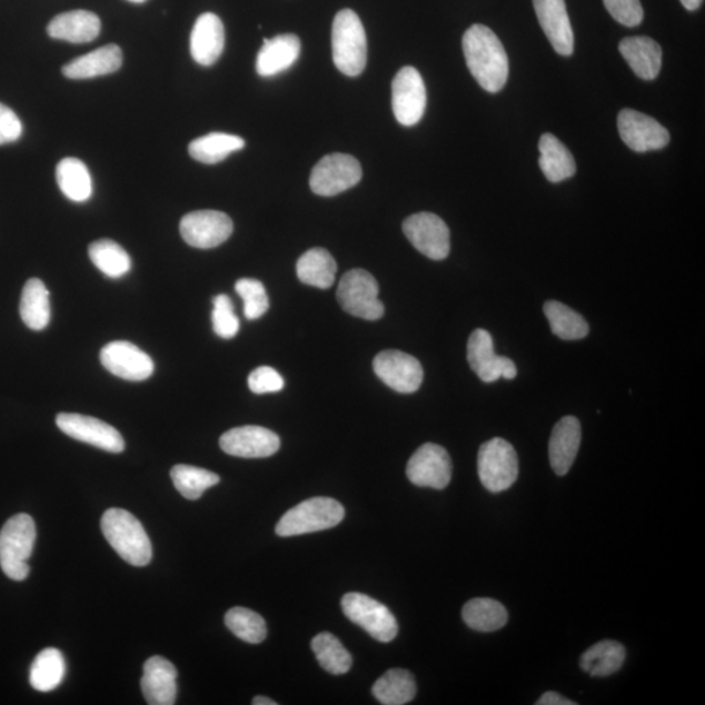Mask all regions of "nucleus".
Returning <instances> with one entry per match:
<instances>
[{"label": "nucleus", "mask_w": 705, "mask_h": 705, "mask_svg": "<svg viewBox=\"0 0 705 705\" xmlns=\"http://www.w3.org/2000/svg\"><path fill=\"white\" fill-rule=\"evenodd\" d=\"M544 312L552 331L559 339L566 341L582 340L589 334V326L579 312L569 309L558 301H549L544 306Z\"/></svg>", "instance_id": "e433bc0d"}, {"label": "nucleus", "mask_w": 705, "mask_h": 705, "mask_svg": "<svg viewBox=\"0 0 705 705\" xmlns=\"http://www.w3.org/2000/svg\"><path fill=\"white\" fill-rule=\"evenodd\" d=\"M403 231L415 249L429 259L444 260L451 250L447 224L437 215H411L404 221Z\"/></svg>", "instance_id": "9b49d317"}, {"label": "nucleus", "mask_w": 705, "mask_h": 705, "mask_svg": "<svg viewBox=\"0 0 705 705\" xmlns=\"http://www.w3.org/2000/svg\"><path fill=\"white\" fill-rule=\"evenodd\" d=\"M539 168L547 181L559 183L576 175V162L569 149L553 133H544L538 142Z\"/></svg>", "instance_id": "cd10ccee"}, {"label": "nucleus", "mask_w": 705, "mask_h": 705, "mask_svg": "<svg viewBox=\"0 0 705 705\" xmlns=\"http://www.w3.org/2000/svg\"><path fill=\"white\" fill-rule=\"evenodd\" d=\"M465 62L485 91L498 93L505 88L509 63L504 43L490 28L471 26L463 37Z\"/></svg>", "instance_id": "f257e3e1"}, {"label": "nucleus", "mask_w": 705, "mask_h": 705, "mask_svg": "<svg viewBox=\"0 0 705 705\" xmlns=\"http://www.w3.org/2000/svg\"><path fill=\"white\" fill-rule=\"evenodd\" d=\"M245 140L224 132H212L190 142L189 153L193 160L202 163H219L231 153L241 151Z\"/></svg>", "instance_id": "72a5a7b5"}, {"label": "nucleus", "mask_w": 705, "mask_h": 705, "mask_svg": "<svg viewBox=\"0 0 705 705\" xmlns=\"http://www.w3.org/2000/svg\"><path fill=\"white\" fill-rule=\"evenodd\" d=\"M537 705H576L575 702L568 701L567 697L562 696L558 693L549 692L545 693L539 701L536 703Z\"/></svg>", "instance_id": "de8ad7c7"}, {"label": "nucleus", "mask_w": 705, "mask_h": 705, "mask_svg": "<svg viewBox=\"0 0 705 705\" xmlns=\"http://www.w3.org/2000/svg\"><path fill=\"white\" fill-rule=\"evenodd\" d=\"M101 529L105 538L127 564L142 567L152 560V544L145 527L131 513L110 508L103 514Z\"/></svg>", "instance_id": "f03ea898"}, {"label": "nucleus", "mask_w": 705, "mask_h": 705, "mask_svg": "<svg viewBox=\"0 0 705 705\" xmlns=\"http://www.w3.org/2000/svg\"><path fill=\"white\" fill-rule=\"evenodd\" d=\"M604 4L619 24L629 28L642 24L644 10L641 0H604Z\"/></svg>", "instance_id": "c03bdc74"}, {"label": "nucleus", "mask_w": 705, "mask_h": 705, "mask_svg": "<svg viewBox=\"0 0 705 705\" xmlns=\"http://www.w3.org/2000/svg\"><path fill=\"white\" fill-rule=\"evenodd\" d=\"M407 476L416 486L444 490L451 483V457L444 447L426 444L410 457Z\"/></svg>", "instance_id": "2eb2a0df"}, {"label": "nucleus", "mask_w": 705, "mask_h": 705, "mask_svg": "<svg viewBox=\"0 0 705 705\" xmlns=\"http://www.w3.org/2000/svg\"><path fill=\"white\" fill-rule=\"evenodd\" d=\"M345 509L332 498L318 497L302 502L289 509L276 525V534L281 537L301 536L327 530L340 524Z\"/></svg>", "instance_id": "39448f33"}, {"label": "nucleus", "mask_w": 705, "mask_h": 705, "mask_svg": "<svg viewBox=\"0 0 705 705\" xmlns=\"http://www.w3.org/2000/svg\"><path fill=\"white\" fill-rule=\"evenodd\" d=\"M57 182L64 197L75 202H85L92 197L91 172L86 163L78 159L69 157L58 163Z\"/></svg>", "instance_id": "2f4dec72"}, {"label": "nucleus", "mask_w": 705, "mask_h": 705, "mask_svg": "<svg viewBox=\"0 0 705 705\" xmlns=\"http://www.w3.org/2000/svg\"><path fill=\"white\" fill-rule=\"evenodd\" d=\"M373 694L385 705L408 704L417 694L415 677L408 671H388L375 682Z\"/></svg>", "instance_id": "f704fd0d"}, {"label": "nucleus", "mask_w": 705, "mask_h": 705, "mask_svg": "<svg viewBox=\"0 0 705 705\" xmlns=\"http://www.w3.org/2000/svg\"><path fill=\"white\" fill-rule=\"evenodd\" d=\"M478 476L486 490H508L519 476V459L513 445L502 438L485 441L478 451Z\"/></svg>", "instance_id": "423d86ee"}, {"label": "nucleus", "mask_w": 705, "mask_h": 705, "mask_svg": "<svg viewBox=\"0 0 705 705\" xmlns=\"http://www.w3.org/2000/svg\"><path fill=\"white\" fill-rule=\"evenodd\" d=\"M379 285L365 269H351L344 275L337 301L344 311L365 320H378L384 317L385 306L379 299Z\"/></svg>", "instance_id": "0eeeda50"}, {"label": "nucleus", "mask_w": 705, "mask_h": 705, "mask_svg": "<svg viewBox=\"0 0 705 705\" xmlns=\"http://www.w3.org/2000/svg\"><path fill=\"white\" fill-rule=\"evenodd\" d=\"M618 131L625 145L639 153L658 151L671 142V133L662 123L633 109L619 112Z\"/></svg>", "instance_id": "4468645a"}, {"label": "nucleus", "mask_w": 705, "mask_h": 705, "mask_svg": "<svg viewBox=\"0 0 705 705\" xmlns=\"http://www.w3.org/2000/svg\"><path fill=\"white\" fill-rule=\"evenodd\" d=\"M225 48V28L217 14L207 12L200 14L195 22L190 50L193 61L209 67L219 61Z\"/></svg>", "instance_id": "4be33fe9"}, {"label": "nucleus", "mask_w": 705, "mask_h": 705, "mask_svg": "<svg viewBox=\"0 0 705 705\" xmlns=\"http://www.w3.org/2000/svg\"><path fill=\"white\" fill-rule=\"evenodd\" d=\"M225 625L246 643L259 644L265 642L267 637L266 620L262 619L261 615L246 609V607H232L225 615Z\"/></svg>", "instance_id": "a19ab883"}, {"label": "nucleus", "mask_w": 705, "mask_h": 705, "mask_svg": "<svg viewBox=\"0 0 705 705\" xmlns=\"http://www.w3.org/2000/svg\"><path fill=\"white\" fill-rule=\"evenodd\" d=\"M582 444V426L579 419L567 416L554 426L549 457L552 468L558 476H566L573 468Z\"/></svg>", "instance_id": "5701e85b"}, {"label": "nucleus", "mask_w": 705, "mask_h": 705, "mask_svg": "<svg viewBox=\"0 0 705 705\" xmlns=\"http://www.w3.org/2000/svg\"><path fill=\"white\" fill-rule=\"evenodd\" d=\"M127 2H131V3H135V4H141V3L147 2V0H127Z\"/></svg>", "instance_id": "3c124183"}, {"label": "nucleus", "mask_w": 705, "mask_h": 705, "mask_svg": "<svg viewBox=\"0 0 705 705\" xmlns=\"http://www.w3.org/2000/svg\"><path fill=\"white\" fill-rule=\"evenodd\" d=\"M427 107L425 81L415 67H403L393 81L394 115L403 126L421 121Z\"/></svg>", "instance_id": "9d476101"}, {"label": "nucleus", "mask_w": 705, "mask_h": 705, "mask_svg": "<svg viewBox=\"0 0 705 705\" xmlns=\"http://www.w3.org/2000/svg\"><path fill=\"white\" fill-rule=\"evenodd\" d=\"M342 612L352 624L363 627L374 639L389 643L399 633L395 615L384 604L363 594H347L341 599Z\"/></svg>", "instance_id": "6e6552de"}, {"label": "nucleus", "mask_w": 705, "mask_h": 705, "mask_svg": "<svg viewBox=\"0 0 705 705\" xmlns=\"http://www.w3.org/2000/svg\"><path fill=\"white\" fill-rule=\"evenodd\" d=\"M284 386L285 381L281 375L269 366L258 367L249 377L251 393L257 395L280 393Z\"/></svg>", "instance_id": "a18cd8bd"}, {"label": "nucleus", "mask_w": 705, "mask_h": 705, "mask_svg": "<svg viewBox=\"0 0 705 705\" xmlns=\"http://www.w3.org/2000/svg\"><path fill=\"white\" fill-rule=\"evenodd\" d=\"M535 11L547 40L558 54L574 52L575 37L565 0H534Z\"/></svg>", "instance_id": "aec40b11"}, {"label": "nucleus", "mask_w": 705, "mask_h": 705, "mask_svg": "<svg viewBox=\"0 0 705 705\" xmlns=\"http://www.w3.org/2000/svg\"><path fill=\"white\" fill-rule=\"evenodd\" d=\"M468 363L485 384H494L500 378L515 379L516 365L513 359L495 355L493 337L485 329H476L468 341Z\"/></svg>", "instance_id": "6ab92c4d"}, {"label": "nucleus", "mask_w": 705, "mask_h": 705, "mask_svg": "<svg viewBox=\"0 0 705 705\" xmlns=\"http://www.w3.org/2000/svg\"><path fill=\"white\" fill-rule=\"evenodd\" d=\"M681 3L684 4L686 10L696 11L702 6L703 0H681Z\"/></svg>", "instance_id": "09e8293b"}, {"label": "nucleus", "mask_w": 705, "mask_h": 705, "mask_svg": "<svg viewBox=\"0 0 705 705\" xmlns=\"http://www.w3.org/2000/svg\"><path fill=\"white\" fill-rule=\"evenodd\" d=\"M337 265L332 255L320 247L306 251L297 261L299 281L319 289H329L335 282Z\"/></svg>", "instance_id": "c85d7f7f"}, {"label": "nucleus", "mask_w": 705, "mask_h": 705, "mask_svg": "<svg viewBox=\"0 0 705 705\" xmlns=\"http://www.w3.org/2000/svg\"><path fill=\"white\" fill-rule=\"evenodd\" d=\"M101 20L89 11H70L58 14L50 21L48 33L51 39L71 43H88L99 37Z\"/></svg>", "instance_id": "a878e982"}, {"label": "nucleus", "mask_w": 705, "mask_h": 705, "mask_svg": "<svg viewBox=\"0 0 705 705\" xmlns=\"http://www.w3.org/2000/svg\"><path fill=\"white\" fill-rule=\"evenodd\" d=\"M212 325L215 334L221 339L229 340L237 336L239 319L229 296L220 295L214 298Z\"/></svg>", "instance_id": "37998d69"}, {"label": "nucleus", "mask_w": 705, "mask_h": 705, "mask_svg": "<svg viewBox=\"0 0 705 705\" xmlns=\"http://www.w3.org/2000/svg\"><path fill=\"white\" fill-rule=\"evenodd\" d=\"M619 51L637 77L643 80H655L662 71L663 50L651 37H627L620 41Z\"/></svg>", "instance_id": "393cba45"}, {"label": "nucleus", "mask_w": 705, "mask_h": 705, "mask_svg": "<svg viewBox=\"0 0 705 705\" xmlns=\"http://www.w3.org/2000/svg\"><path fill=\"white\" fill-rule=\"evenodd\" d=\"M236 291L244 301L246 319L257 320L269 309V299L265 285L259 280L241 279L236 284Z\"/></svg>", "instance_id": "79ce46f5"}, {"label": "nucleus", "mask_w": 705, "mask_h": 705, "mask_svg": "<svg viewBox=\"0 0 705 705\" xmlns=\"http://www.w3.org/2000/svg\"><path fill=\"white\" fill-rule=\"evenodd\" d=\"M89 258L100 271L110 279H121L130 272L132 262L130 255L122 246L110 239H100L88 249Z\"/></svg>", "instance_id": "4c0bfd02"}, {"label": "nucleus", "mask_w": 705, "mask_h": 705, "mask_svg": "<svg viewBox=\"0 0 705 705\" xmlns=\"http://www.w3.org/2000/svg\"><path fill=\"white\" fill-rule=\"evenodd\" d=\"M177 669L167 658L155 656L145 664L140 686L148 704L172 705L177 699Z\"/></svg>", "instance_id": "412c9836"}, {"label": "nucleus", "mask_w": 705, "mask_h": 705, "mask_svg": "<svg viewBox=\"0 0 705 705\" xmlns=\"http://www.w3.org/2000/svg\"><path fill=\"white\" fill-rule=\"evenodd\" d=\"M50 292L40 279L24 285L20 299V317L32 331H42L50 322Z\"/></svg>", "instance_id": "7c9ffc66"}, {"label": "nucleus", "mask_w": 705, "mask_h": 705, "mask_svg": "<svg viewBox=\"0 0 705 705\" xmlns=\"http://www.w3.org/2000/svg\"><path fill=\"white\" fill-rule=\"evenodd\" d=\"M363 168L356 157L334 153L322 157L315 165L310 177V187L319 197H336L361 181Z\"/></svg>", "instance_id": "1a4fd4ad"}, {"label": "nucleus", "mask_w": 705, "mask_h": 705, "mask_svg": "<svg viewBox=\"0 0 705 705\" xmlns=\"http://www.w3.org/2000/svg\"><path fill=\"white\" fill-rule=\"evenodd\" d=\"M36 538L34 520L27 514L11 517L0 530V567L10 579H27Z\"/></svg>", "instance_id": "20e7f679"}, {"label": "nucleus", "mask_w": 705, "mask_h": 705, "mask_svg": "<svg viewBox=\"0 0 705 705\" xmlns=\"http://www.w3.org/2000/svg\"><path fill=\"white\" fill-rule=\"evenodd\" d=\"M57 426L70 438L82 441L111 454L125 451V440L115 427L95 417L77 414L57 416Z\"/></svg>", "instance_id": "ddd939ff"}, {"label": "nucleus", "mask_w": 705, "mask_h": 705, "mask_svg": "<svg viewBox=\"0 0 705 705\" xmlns=\"http://www.w3.org/2000/svg\"><path fill=\"white\" fill-rule=\"evenodd\" d=\"M21 133L22 125L19 117L9 107L0 103V146L19 140Z\"/></svg>", "instance_id": "49530a36"}, {"label": "nucleus", "mask_w": 705, "mask_h": 705, "mask_svg": "<svg viewBox=\"0 0 705 705\" xmlns=\"http://www.w3.org/2000/svg\"><path fill=\"white\" fill-rule=\"evenodd\" d=\"M170 476L179 494L189 500H198L206 490L220 483L214 471L185 464L172 467Z\"/></svg>", "instance_id": "58836bf2"}, {"label": "nucleus", "mask_w": 705, "mask_h": 705, "mask_svg": "<svg viewBox=\"0 0 705 705\" xmlns=\"http://www.w3.org/2000/svg\"><path fill=\"white\" fill-rule=\"evenodd\" d=\"M373 367L378 378L396 393L414 394L423 385V365L408 352L400 350L380 351L375 357Z\"/></svg>", "instance_id": "f8f14e48"}, {"label": "nucleus", "mask_w": 705, "mask_h": 705, "mask_svg": "<svg viewBox=\"0 0 705 705\" xmlns=\"http://www.w3.org/2000/svg\"><path fill=\"white\" fill-rule=\"evenodd\" d=\"M279 435L261 426L235 427L220 438V447L225 454L242 459H265L279 451Z\"/></svg>", "instance_id": "f3484780"}, {"label": "nucleus", "mask_w": 705, "mask_h": 705, "mask_svg": "<svg viewBox=\"0 0 705 705\" xmlns=\"http://www.w3.org/2000/svg\"><path fill=\"white\" fill-rule=\"evenodd\" d=\"M463 619L476 632L493 633L506 626L508 613L493 598H474L463 607Z\"/></svg>", "instance_id": "473e14b6"}, {"label": "nucleus", "mask_w": 705, "mask_h": 705, "mask_svg": "<svg viewBox=\"0 0 705 705\" xmlns=\"http://www.w3.org/2000/svg\"><path fill=\"white\" fill-rule=\"evenodd\" d=\"M252 704L254 705H277L276 702H274L272 699H269V697L267 696L254 697Z\"/></svg>", "instance_id": "8fccbe9b"}, {"label": "nucleus", "mask_w": 705, "mask_h": 705, "mask_svg": "<svg viewBox=\"0 0 705 705\" xmlns=\"http://www.w3.org/2000/svg\"><path fill=\"white\" fill-rule=\"evenodd\" d=\"M626 649L624 645L615 641H603L585 651L580 658L583 672L590 677H609L624 666Z\"/></svg>", "instance_id": "c756f323"}, {"label": "nucleus", "mask_w": 705, "mask_h": 705, "mask_svg": "<svg viewBox=\"0 0 705 705\" xmlns=\"http://www.w3.org/2000/svg\"><path fill=\"white\" fill-rule=\"evenodd\" d=\"M311 648L322 669L334 675L348 673L352 658L337 637L329 633H321L314 637Z\"/></svg>", "instance_id": "ea45409f"}, {"label": "nucleus", "mask_w": 705, "mask_h": 705, "mask_svg": "<svg viewBox=\"0 0 705 705\" xmlns=\"http://www.w3.org/2000/svg\"><path fill=\"white\" fill-rule=\"evenodd\" d=\"M66 662L61 651L47 648L34 658L29 682L37 692L49 693L62 684Z\"/></svg>", "instance_id": "c9c22d12"}, {"label": "nucleus", "mask_w": 705, "mask_h": 705, "mask_svg": "<svg viewBox=\"0 0 705 705\" xmlns=\"http://www.w3.org/2000/svg\"><path fill=\"white\" fill-rule=\"evenodd\" d=\"M232 221L219 211H197L186 215L179 225L187 245L208 250L227 242L231 236Z\"/></svg>", "instance_id": "dca6fc26"}, {"label": "nucleus", "mask_w": 705, "mask_h": 705, "mask_svg": "<svg viewBox=\"0 0 705 705\" xmlns=\"http://www.w3.org/2000/svg\"><path fill=\"white\" fill-rule=\"evenodd\" d=\"M332 57L336 69L349 78L359 77L367 62V39L361 19L351 10L337 12L332 26Z\"/></svg>", "instance_id": "7ed1b4c3"}, {"label": "nucleus", "mask_w": 705, "mask_h": 705, "mask_svg": "<svg viewBox=\"0 0 705 705\" xmlns=\"http://www.w3.org/2000/svg\"><path fill=\"white\" fill-rule=\"evenodd\" d=\"M100 359L105 369L125 380H147L155 371L152 358L129 341H112L105 345Z\"/></svg>", "instance_id": "a211bd4d"}, {"label": "nucleus", "mask_w": 705, "mask_h": 705, "mask_svg": "<svg viewBox=\"0 0 705 705\" xmlns=\"http://www.w3.org/2000/svg\"><path fill=\"white\" fill-rule=\"evenodd\" d=\"M123 56L121 48L117 44H107L87 56L73 59L63 67L66 78L72 80H86L97 77H105L121 69Z\"/></svg>", "instance_id": "bb28decb"}, {"label": "nucleus", "mask_w": 705, "mask_h": 705, "mask_svg": "<svg viewBox=\"0 0 705 705\" xmlns=\"http://www.w3.org/2000/svg\"><path fill=\"white\" fill-rule=\"evenodd\" d=\"M301 54V41L296 34H280L265 39L257 59V72L261 78H272L290 69Z\"/></svg>", "instance_id": "b1692460"}]
</instances>
